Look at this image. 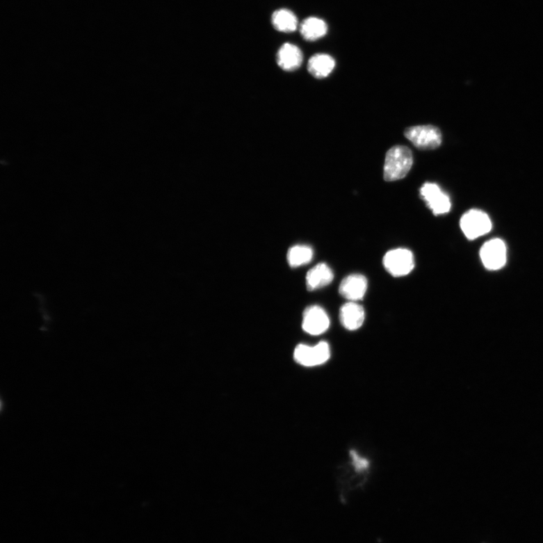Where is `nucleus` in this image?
I'll list each match as a JSON object with an SVG mask.
<instances>
[{
    "instance_id": "nucleus-1",
    "label": "nucleus",
    "mask_w": 543,
    "mask_h": 543,
    "mask_svg": "<svg viewBox=\"0 0 543 543\" xmlns=\"http://www.w3.org/2000/svg\"><path fill=\"white\" fill-rule=\"evenodd\" d=\"M413 155L405 146H395L387 152L384 168V180L389 182L403 179L413 165Z\"/></svg>"
},
{
    "instance_id": "nucleus-2",
    "label": "nucleus",
    "mask_w": 543,
    "mask_h": 543,
    "mask_svg": "<svg viewBox=\"0 0 543 543\" xmlns=\"http://www.w3.org/2000/svg\"><path fill=\"white\" fill-rule=\"evenodd\" d=\"M387 271L394 277H403L410 274L414 268L413 253L405 248L394 249L388 252L382 259Z\"/></svg>"
},
{
    "instance_id": "nucleus-3",
    "label": "nucleus",
    "mask_w": 543,
    "mask_h": 543,
    "mask_svg": "<svg viewBox=\"0 0 543 543\" xmlns=\"http://www.w3.org/2000/svg\"><path fill=\"white\" fill-rule=\"evenodd\" d=\"M460 227L467 238L474 240L488 234L492 230V222L486 213L474 209L462 216Z\"/></svg>"
},
{
    "instance_id": "nucleus-4",
    "label": "nucleus",
    "mask_w": 543,
    "mask_h": 543,
    "mask_svg": "<svg viewBox=\"0 0 543 543\" xmlns=\"http://www.w3.org/2000/svg\"><path fill=\"white\" fill-rule=\"evenodd\" d=\"M405 137L417 148L434 149L438 148L442 140L441 131L433 126H418L408 128Z\"/></svg>"
},
{
    "instance_id": "nucleus-5",
    "label": "nucleus",
    "mask_w": 543,
    "mask_h": 543,
    "mask_svg": "<svg viewBox=\"0 0 543 543\" xmlns=\"http://www.w3.org/2000/svg\"><path fill=\"white\" fill-rule=\"evenodd\" d=\"M330 356V346L326 342H320L315 346L300 344L293 353L295 361L306 367L320 366L325 363Z\"/></svg>"
},
{
    "instance_id": "nucleus-6",
    "label": "nucleus",
    "mask_w": 543,
    "mask_h": 543,
    "mask_svg": "<svg viewBox=\"0 0 543 543\" xmlns=\"http://www.w3.org/2000/svg\"><path fill=\"white\" fill-rule=\"evenodd\" d=\"M420 194L426 206L432 210L435 216L444 215L450 211L451 209L450 198L441 191L439 185L426 183L422 186Z\"/></svg>"
},
{
    "instance_id": "nucleus-7",
    "label": "nucleus",
    "mask_w": 543,
    "mask_h": 543,
    "mask_svg": "<svg viewBox=\"0 0 543 543\" xmlns=\"http://www.w3.org/2000/svg\"><path fill=\"white\" fill-rule=\"evenodd\" d=\"M480 257L487 269L500 270L506 263V246L500 238L489 240L480 249Z\"/></svg>"
},
{
    "instance_id": "nucleus-8",
    "label": "nucleus",
    "mask_w": 543,
    "mask_h": 543,
    "mask_svg": "<svg viewBox=\"0 0 543 543\" xmlns=\"http://www.w3.org/2000/svg\"><path fill=\"white\" fill-rule=\"evenodd\" d=\"M302 326L307 333L319 335L327 330L330 326V319L322 307L311 306L305 311Z\"/></svg>"
},
{
    "instance_id": "nucleus-9",
    "label": "nucleus",
    "mask_w": 543,
    "mask_h": 543,
    "mask_svg": "<svg viewBox=\"0 0 543 543\" xmlns=\"http://www.w3.org/2000/svg\"><path fill=\"white\" fill-rule=\"evenodd\" d=\"M368 289V280L361 274H352L343 279L339 287L341 295L350 302L363 299Z\"/></svg>"
},
{
    "instance_id": "nucleus-10",
    "label": "nucleus",
    "mask_w": 543,
    "mask_h": 543,
    "mask_svg": "<svg viewBox=\"0 0 543 543\" xmlns=\"http://www.w3.org/2000/svg\"><path fill=\"white\" fill-rule=\"evenodd\" d=\"M366 314L364 308L355 302H346L340 310L342 325L348 331L358 330L364 322Z\"/></svg>"
},
{
    "instance_id": "nucleus-11",
    "label": "nucleus",
    "mask_w": 543,
    "mask_h": 543,
    "mask_svg": "<svg viewBox=\"0 0 543 543\" xmlns=\"http://www.w3.org/2000/svg\"><path fill=\"white\" fill-rule=\"evenodd\" d=\"M302 62V54L295 44H284L277 54L279 66L286 71H295L298 69Z\"/></svg>"
},
{
    "instance_id": "nucleus-12",
    "label": "nucleus",
    "mask_w": 543,
    "mask_h": 543,
    "mask_svg": "<svg viewBox=\"0 0 543 543\" xmlns=\"http://www.w3.org/2000/svg\"><path fill=\"white\" fill-rule=\"evenodd\" d=\"M334 279V273L326 264H317L307 275L306 282L309 291H315L328 286Z\"/></svg>"
},
{
    "instance_id": "nucleus-13",
    "label": "nucleus",
    "mask_w": 543,
    "mask_h": 543,
    "mask_svg": "<svg viewBox=\"0 0 543 543\" xmlns=\"http://www.w3.org/2000/svg\"><path fill=\"white\" fill-rule=\"evenodd\" d=\"M335 67L334 59L326 54H317L311 57L308 63L311 75L317 79H323L330 75Z\"/></svg>"
},
{
    "instance_id": "nucleus-14",
    "label": "nucleus",
    "mask_w": 543,
    "mask_h": 543,
    "mask_svg": "<svg viewBox=\"0 0 543 543\" xmlns=\"http://www.w3.org/2000/svg\"><path fill=\"white\" fill-rule=\"evenodd\" d=\"M327 32V24L318 17H308L300 24V33L307 41L313 42L321 39Z\"/></svg>"
},
{
    "instance_id": "nucleus-15",
    "label": "nucleus",
    "mask_w": 543,
    "mask_h": 543,
    "mask_svg": "<svg viewBox=\"0 0 543 543\" xmlns=\"http://www.w3.org/2000/svg\"><path fill=\"white\" fill-rule=\"evenodd\" d=\"M272 23L275 30L284 33L295 31L298 26L297 16L286 8L275 11L272 16Z\"/></svg>"
},
{
    "instance_id": "nucleus-16",
    "label": "nucleus",
    "mask_w": 543,
    "mask_h": 543,
    "mask_svg": "<svg viewBox=\"0 0 543 543\" xmlns=\"http://www.w3.org/2000/svg\"><path fill=\"white\" fill-rule=\"evenodd\" d=\"M314 257L313 248L308 245H295L291 248L287 260L292 267H298L309 263Z\"/></svg>"
},
{
    "instance_id": "nucleus-17",
    "label": "nucleus",
    "mask_w": 543,
    "mask_h": 543,
    "mask_svg": "<svg viewBox=\"0 0 543 543\" xmlns=\"http://www.w3.org/2000/svg\"><path fill=\"white\" fill-rule=\"evenodd\" d=\"M350 455L352 459L353 465L356 469L361 471L366 469L368 467L369 462L367 460L363 459L358 455V453L355 451L350 452Z\"/></svg>"
}]
</instances>
